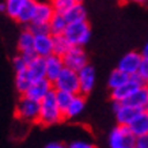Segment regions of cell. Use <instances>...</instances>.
Here are the masks:
<instances>
[{
	"label": "cell",
	"mask_w": 148,
	"mask_h": 148,
	"mask_svg": "<svg viewBox=\"0 0 148 148\" xmlns=\"http://www.w3.org/2000/svg\"><path fill=\"white\" fill-rule=\"evenodd\" d=\"M63 121H65V117H64L63 110L58 108L57 101H56V92L53 90L41 101L38 124L42 126H52Z\"/></svg>",
	"instance_id": "obj_1"
},
{
	"label": "cell",
	"mask_w": 148,
	"mask_h": 148,
	"mask_svg": "<svg viewBox=\"0 0 148 148\" xmlns=\"http://www.w3.org/2000/svg\"><path fill=\"white\" fill-rule=\"evenodd\" d=\"M41 110V102L27 97L19 95L15 103V118L25 124H38Z\"/></svg>",
	"instance_id": "obj_2"
},
{
	"label": "cell",
	"mask_w": 148,
	"mask_h": 148,
	"mask_svg": "<svg viewBox=\"0 0 148 148\" xmlns=\"http://www.w3.org/2000/svg\"><path fill=\"white\" fill-rule=\"evenodd\" d=\"M136 137L128 125H118L117 124L108 136L109 148H136Z\"/></svg>",
	"instance_id": "obj_3"
},
{
	"label": "cell",
	"mask_w": 148,
	"mask_h": 148,
	"mask_svg": "<svg viewBox=\"0 0 148 148\" xmlns=\"http://www.w3.org/2000/svg\"><path fill=\"white\" fill-rule=\"evenodd\" d=\"M64 36L72 46H86L91 40V27L88 21L68 23Z\"/></svg>",
	"instance_id": "obj_4"
},
{
	"label": "cell",
	"mask_w": 148,
	"mask_h": 148,
	"mask_svg": "<svg viewBox=\"0 0 148 148\" xmlns=\"http://www.w3.org/2000/svg\"><path fill=\"white\" fill-rule=\"evenodd\" d=\"M54 90L67 91L71 94H79L80 92V82H79V73L75 69L64 68L63 72L53 82Z\"/></svg>",
	"instance_id": "obj_5"
},
{
	"label": "cell",
	"mask_w": 148,
	"mask_h": 148,
	"mask_svg": "<svg viewBox=\"0 0 148 148\" xmlns=\"http://www.w3.org/2000/svg\"><path fill=\"white\" fill-rule=\"evenodd\" d=\"M144 83L141 82L137 75L129 77V80L125 84H122L121 87H117L114 90H110V99L112 102H126V99L133 94L140 86H143Z\"/></svg>",
	"instance_id": "obj_6"
},
{
	"label": "cell",
	"mask_w": 148,
	"mask_h": 148,
	"mask_svg": "<svg viewBox=\"0 0 148 148\" xmlns=\"http://www.w3.org/2000/svg\"><path fill=\"white\" fill-rule=\"evenodd\" d=\"M63 60L67 68L80 71L82 68L88 64V54L86 53L84 46H72L63 56Z\"/></svg>",
	"instance_id": "obj_7"
},
{
	"label": "cell",
	"mask_w": 148,
	"mask_h": 148,
	"mask_svg": "<svg viewBox=\"0 0 148 148\" xmlns=\"http://www.w3.org/2000/svg\"><path fill=\"white\" fill-rule=\"evenodd\" d=\"M141 61H143V53L137 52V50H130L120 58V61L117 64V68L124 71L128 75H130V76H133L139 71Z\"/></svg>",
	"instance_id": "obj_8"
},
{
	"label": "cell",
	"mask_w": 148,
	"mask_h": 148,
	"mask_svg": "<svg viewBox=\"0 0 148 148\" xmlns=\"http://www.w3.org/2000/svg\"><path fill=\"white\" fill-rule=\"evenodd\" d=\"M34 40H36V36L27 27H23V30L19 33L18 41H16L18 53L23 54L27 58L34 57L36 56V52H34Z\"/></svg>",
	"instance_id": "obj_9"
},
{
	"label": "cell",
	"mask_w": 148,
	"mask_h": 148,
	"mask_svg": "<svg viewBox=\"0 0 148 148\" xmlns=\"http://www.w3.org/2000/svg\"><path fill=\"white\" fill-rule=\"evenodd\" d=\"M113 112L118 125H128L132 122L139 110H136L133 106H130L126 102H113Z\"/></svg>",
	"instance_id": "obj_10"
},
{
	"label": "cell",
	"mask_w": 148,
	"mask_h": 148,
	"mask_svg": "<svg viewBox=\"0 0 148 148\" xmlns=\"http://www.w3.org/2000/svg\"><path fill=\"white\" fill-rule=\"evenodd\" d=\"M77 73H79V82H80V94H84L87 97L95 87L97 71H95L94 65L88 63L80 71H77Z\"/></svg>",
	"instance_id": "obj_11"
},
{
	"label": "cell",
	"mask_w": 148,
	"mask_h": 148,
	"mask_svg": "<svg viewBox=\"0 0 148 148\" xmlns=\"http://www.w3.org/2000/svg\"><path fill=\"white\" fill-rule=\"evenodd\" d=\"M34 52L37 56L41 57H49L54 53V37L50 33L38 34L34 40Z\"/></svg>",
	"instance_id": "obj_12"
},
{
	"label": "cell",
	"mask_w": 148,
	"mask_h": 148,
	"mask_svg": "<svg viewBox=\"0 0 148 148\" xmlns=\"http://www.w3.org/2000/svg\"><path fill=\"white\" fill-rule=\"evenodd\" d=\"M54 90L53 87V83L49 80V79H40V80H34L32 83V86L29 87V90H27L26 95L27 97H30V98L36 99V101H42V99L45 98L46 95L52 92Z\"/></svg>",
	"instance_id": "obj_13"
},
{
	"label": "cell",
	"mask_w": 148,
	"mask_h": 148,
	"mask_svg": "<svg viewBox=\"0 0 148 148\" xmlns=\"http://www.w3.org/2000/svg\"><path fill=\"white\" fill-rule=\"evenodd\" d=\"M27 73L30 75L32 80H40L46 77V58L41 56H34L30 58L27 65Z\"/></svg>",
	"instance_id": "obj_14"
},
{
	"label": "cell",
	"mask_w": 148,
	"mask_h": 148,
	"mask_svg": "<svg viewBox=\"0 0 148 148\" xmlns=\"http://www.w3.org/2000/svg\"><path fill=\"white\" fill-rule=\"evenodd\" d=\"M129 129L132 130V133L137 139L139 137H144V136H148V112L147 110L137 112L135 118L129 124Z\"/></svg>",
	"instance_id": "obj_15"
},
{
	"label": "cell",
	"mask_w": 148,
	"mask_h": 148,
	"mask_svg": "<svg viewBox=\"0 0 148 148\" xmlns=\"http://www.w3.org/2000/svg\"><path fill=\"white\" fill-rule=\"evenodd\" d=\"M86 106H87V101H86V95L84 94H75L73 98H72L71 103L68 105L67 110L64 112V117L65 120H73L82 114V113L86 110Z\"/></svg>",
	"instance_id": "obj_16"
},
{
	"label": "cell",
	"mask_w": 148,
	"mask_h": 148,
	"mask_svg": "<svg viewBox=\"0 0 148 148\" xmlns=\"http://www.w3.org/2000/svg\"><path fill=\"white\" fill-rule=\"evenodd\" d=\"M126 103L133 106L136 110H147L148 112V84L140 86L139 88L126 99Z\"/></svg>",
	"instance_id": "obj_17"
},
{
	"label": "cell",
	"mask_w": 148,
	"mask_h": 148,
	"mask_svg": "<svg viewBox=\"0 0 148 148\" xmlns=\"http://www.w3.org/2000/svg\"><path fill=\"white\" fill-rule=\"evenodd\" d=\"M65 68L64 60L58 54H50L49 57H46V79H49L53 83L58 77V75L63 72Z\"/></svg>",
	"instance_id": "obj_18"
},
{
	"label": "cell",
	"mask_w": 148,
	"mask_h": 148,
	"mask_svg": "<svg viewBox=\"0 0 148 148\" xmlns=\"http://www.w3.org/2000/svg\"><path fill=\"white\" fill-rule=\"evenodd\" d=\"M54 14H56V10H54L52 1H38L36 16H34V21H33V22L46 23V25H48V23L50 22V19L53 18Z\"/></svg>",
	"instance_id": "obj_19"
},
{
	"label": "cell",
	"mask_w": 148,
	"mask_h": 148,
	"mask_svg": "<svg viewBox=\"0 0 148 148\" xmlns=\"http://www.w3.org/2000/svg\"><path fill=\"white\" fill-rule=\"evenodd\" d=\"M37 4H38V0H27L26 4L23 5L22 11L19 12L18 18L15 19V21H16L19 25H22L23 27H27L34 21L36 11H37Z\"/></svg>",
	"instance_id": "obj_20"
},
{
	"label": "cell",
	"mask_w": 148,
	"mask_h": 148,
	"mask_svg": "<svg viewBox=\"0 0 148 148\" xmlns=\"http://www.w3.org/2000/svg\"><path fill=\"white\" fill-rule=\"evenodd\" d=\"M49 26V33L52 36H64V33L68 27V21L65 19L64 14L56 12L53 15V18L50 19V22L48 23Z\"/></svg>",
	"instance_id": "obj_21"
},
{
	"label": "cell",
	"mask_w": 148,
	"mask_h": 148,
	"mask_svg": "<svg viewBox=\"0 0 148 148\" xmlns=\"http://www.w3.org/2000/svg\"><path fill=\"white\" fill-rule=\"evenodd\" d=\"M64 16L68 21V23L87 21V10H86L83 3H76L71 10H68L67 12L64 14Z\"/></svg>",
	"instance_id": "obj_22"
},
{
	"label": "cell",
	"mask_w": 148,
	"mask_h": 148,
	"mask_svg": "<svg viewBox=\"0 0 148 148\" xmlns=\"http://www.w3.org/2000/svg\"><path fill=\"white\" fill-rule=\"evenodd\" d=\"M130 75L125 73L124 71L118 69V68H114L110 73H109L108 77V87L109 90H114L117 87H121L122 84H125L126 82L129 80Z\"/></svg>",
	"instance_id": "obj_23"
},
{
	"label": "cell",
	"mask_w": 148,
	"mask_h": 148,
	"mask_svg": "<svg viewBox=\"0 0 148 148\" xmlns=\"http://www.w3.org/2000/svg\"><path fill=\"white\" fill-rule=\"evenodd\" d=\"M32 83H33V80H32V77H30V75L27 73V69L15 73L14 84H15V90L18 91L19 95L26 94L27 90H29V87L32 86Z\"/></svg>",
	"instance_id": "obj_24"
},
{
	"label": "cell",
	"mask_w": 148,
	"mask_h": 148,
	"mask_svg": "<svg viewBox=\"0 0 148 148\" xmlns=\"http://www.w3.org/2000/svg\"><path fill=\"white\" fill-rule=\"evenodd\" d=\"M26 1L27 0H5V15L15 21Z\"/></svg>",
	"instance_id": "obj_25"
},
{
	"label": "cell",
	"mask_w": 148,
	"mask_h": 148,
	"mask_svg": "<svg viewBox=\"0 0 148 148\" xmlns=\"http://www.w3.org/2000/svg\"><path fill=\"white\" fill-rule=\"evenodd\" d=\"M71 48V42L65 38V36H54V54L63 57Z\"/></svg>",
	"instance_id": "obj_26"
},
{
	"label": "cell",
	"mask_w": 148,
	"mask_h": 148,
	"mask_svg": "<svg viewBox=\"0 0 148 148\" xmlns=\"http://www.w3.org/2000/svg\"><path fill=\"white\" fill-rule=\"evenodd\" d=\"M54 92H56V101H57L58 108L61 109L64 113L67 110L68 105L71 103L75 94H71V92H67V91H60V90H54Z\"/></svg>",
	"instance_id": "obj_27"
},
{
	"label": "cell",
	"mask_w": 148,
	"mask_h": 148,
	"mask_svg": "<svg viewBox=\"0 0 148 148\" xmlns=\"http://www.w3.org/2000/svg\"><path fill=\"white\" fill-rule=\"evenodd\" d=\"M29 61H30V58L25 57L23 54L18 53L16 56H14L12 57V68H14V72L16 73V72H22V71H26L27 69V65H29Z\"/></svg>",
	"instance_id": "obj_28"
},
{
	"label": "cell",
	"mask_w": 148,
	"mask_h": 148,
	"mask_svg": "<svg viewBox=\"0 0 148 148\" xmlns=\"http://www.w3.org/2000/svg\"><path fill=\"white\" fill-rule=\"evenodd\" d=\"M53 3V7L56 10V12H60V14H65L68 10H71L73 5L79 3L77 0H54L52 1Z\"/></svg>",
	"instance_id": "obj_29"
},
{
	"label": "cell",
	"mask_w": 148,
	"mask_h": 148,
	"mask_svg": "<svg viewBox=\"0 0 148 148\" xmlns=\"http://www.w3.org/2000/svg\"><path fill=\"white\" fill-rule=\"evenodd\" d=\"M27 29L34 34V36H38V34H45V33H49V26L46 23H37V22H32Z\"/></svg>",
	"instance_id": "obj_30"
},
{
	"label": "cell",
	"mask_w": 148,
	"mask_h": 148,
	"mask_svg": "<svg viewBox=\"0 0 148 148\" xmlns=\"http://www.w3.org/2000/svg\"><path fill=\"white\" fill-rule=\"evenodd\" d=\"M136 75L141 79V82L144 84H148V57L143 56V61L140 64V68Z\"/></svg>",
	"instance_id": "obj_31"
},
{
	"label": "cell",
	"mask_w": 148,
	"mask_h": 148,
	"mask_svg": "<svg viewBox=\"0 0 148 148\" xmlns=\"http://www.w3.org/2000/svg\"><path fill=\"white\" fill-rule=\"evenodd\" d=\"M68 148H97V145L86 139H76L68 143Z\"/></svg>",
	"instance_id": "obj_32"
},
{
	"label": "cell",
	"mask_w": 148,
	"mask_h": 148,
	"mask_svg": "<svg viewBox=\"0 0 148 148\" xmlns=\"http://www.w3.org/2000/svg\"><path fill=\"white\" fill-rule=\"evenodd\" d=\"M136 148H148V136L139 137L136 141Z\"/></svg>",
	"instance_id": "obj_33"
},
{
	"label": "cell",
	"mask_w": 148,
	"mask_h": 148,
	"mask_svg": "<svg viewBox=\"0 0 148 148\" xmlns=\"http://www.w3.org/2000/svg\"><path fill=\"white\" fill-rule=\"evenodd\" d=\"M44 148H68V144L60 143V141H50Z\"/></svg>",
	"instance_id": "obj_34"
},
{
	"label": "cell",
	"mask_w": 148,
	"mask_h": 148,
	"mask_svg": "<svg viewBox=\"0 0 148 148\" xmlns=\"http://www.w3.org/2000/svg\"><path fill=\"white\" fill-rule=\"evenodd\" d=\"M0 12L5 14V0H0Z\"/></svg>",
	"instance_id": "obj_35"
},
{
	"label": "cell",
	"mask_w": 148,
	"mask_h": 148,
	"mask_svg": "<svg viewBox=\"0 0 148 148\" xmlns=\"http://www.w3.org/2000/svg\"><path fill=\"white\" fill-rule=\"evenodd\" d=\"M141 53H143V56H145V57H148V42L145 44V45L143 46V49H141Z\"/></svg>",
	"instance_id": "obj_36"
},
{
	"label": "cell",
	"mask_w": 148,
	"mask_h": 148,
	"mask_svg": "<svg viewBox=\"0 0 148 148\" xmlns=\"http://www.w3.org/2000/svg\"><path fill=\"white\" fill-rule=\"evenodd\" d=\"M136 3H140V4H147L148 0H135Z\"/></svg>",
	"instance_id": "obj_37"
},
{
	"label": "cell",
	"mask_w": 148,
	"mask_h": 148,
	"mask_svg": "<svg viewBox=\"0 0 148 148\" xmlns=\"http://www.w3.org/2000/svg\"><path fill=\"white\" fill-rule=\"evenodd\" d=\"M77 1H79V3H83V1H84V0H77Z\"/></svg>",
	"instance_id": "obj_38"
},
{
	"label": "cell",
	"mask_w": 148,
	"mask_h": 148,
	"mask_svg": "<svg viewBox=\"0 0 148 148\" xmlns=\"http://www.w3.org/2000/svg\"><path fill=\"white\" fill-rule=\"evenodd\" d=\"M125 1H135V0H125Z\"/></svg>",
	"instance_id": "obj_39"
},
{
	"label": "cell",
	"mask_w": 148,
	"mask_h": 148,
	"mask_svg": "<svg viewBox=\"0 0 148 148\" xmlns=\"http://www.w3.org/2000/svg\"><path fill=\"white\" fill-rule=\"evenodd\" d=\"M49 1H54V0H49Z\"/></svg>",
	"instance_id": "obj_40"
}]
</instances>
